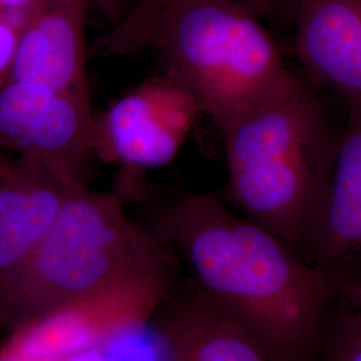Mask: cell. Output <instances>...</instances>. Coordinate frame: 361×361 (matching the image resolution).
Returning a JSON list of instances; mask_svg holds the SVG:
<instances>
[{
	"mask_svg": "<svg viewBox=\"0 0 361 361\" xmlns=\"http://www.w3.org/2000/svg\"><path fill=\"white\" fill-rule=\"evenodd\" d=\"M189 264L195 286L271 361H316L340 277L301 257L219 194H180L145 224Z\"/></svg>",
	"mask_w": 361,
	"mask_h": 361,
	"instance_id": "cell-1",
	"label": "cell"
},
{
	"mask_svg": "<svg viewBox=\"0 0 361 361\" xmlns=\"http://www.w3.org/2000/svg\"><path fill=\"white\" fill-rule=\"evenodd\" d=\"M225 200L307 259V243L340 133L307 85L222 131Z\"/></svg>",
	"mask_w": 361,
	"mask_h": 361,
	"instance_id": "cell-2",
	"label": "cell"
},
{
	"mask_svg": "<svg viewBox=\"0 0 361 361\" xmlns=\"http://www.w3.org/2000/svg\"><path fill=\"white\" fill-rule=\"evenodd\" d=\"M177 253L145 224L131 219L118 193L80 188L50 232L0 290V329L107 285L177 268Z\"/></svg>",
	"mask_w": 361,
	"mask_h": 361,
	"instance_id": "cell-3",
	"label": "cell"
},
{
	"mask_svg": "<svg viewBox=\"0 0 361 361\" xmlns=\"http://www.w3.org/2000/svg\"><path fill=\"white\" fill-rule=\"evenodd\" d=\"M146 50L190 91L221 133L305 83L285 65L257 16L224 0H192L166 15Z\"/></svg>",
	"mask_w": 361,
	"mask_h": 361,
	"instance_id": "cell-4",
	"label": "cell"
},
{
	"mask_svg": "<svg viewBox=\"0 0 361 361\" xmlns=\"http://www.w3.org/2000/svg\"><path fill=\"white\" fill-rule=\"evenodd\" d=\"M177 268L146 271L78 297L13 328L0 350L22 361H66L142 329L176 289Z\"/></svg>",
	"mask_w": 361,
	"mask_h": 361,
	"instance_id": "cell-5",
	"label": "cell"
},
{
	"mask_svg": "<svg viewBox=\"0 0 361 361\" xmlns=\"http://www.w3.org/2000/svg\"><path fill=\"white\" fill-rule=\"evenodd\" d=\"M200 113L193 94L164 73L95 116L92 153L133 170L162 168L177 155Z\"/></svg>",
	"mask_w": 361,
	"mask_h": 361,
	"instance_id": "cell-6",
	"label": "cell"
},
{
	"mask_svg": "<svg viewBox=\"0 0 361 361\" xmlns=\"http://www.w3.org/2000/svg\"><path fill=\"white\" fill-rule=\"evenodd\" d=\"M94 119L89 94L10 79L0 90V155H39L86 180Z\"/></svg>",
	"mask_w": 361,
	"mask_h": 361,
	"instance_id": "cell-7",
	"label": "cell"
},
{
	"mask_svg": "<svg viewBox=\"0 0 361 361\" xmlns=\"http://www.w3.org/2000/svg\"><path fill=\"white\" fill-rule=\"evenodd\" d=\"M86 180L39 155L22 154L0 177V290L35 252Z\"/></svg>",
	"mask_w": 361,
	"mask_h": 361,
	"instance_id": "cell-8",
	"label": "cell"
},
{
	"mask_svg": "<svg viewBox=\"0 0 361 361\" xmlns=\"http://www.w3.org/2000/svg\"><path fill=\"white\" fill-rule=\"evenodd\" d=\"M97 0H32L19 30L10 79L89 94L86 28Z\"/></svg>",
	"mask_w": 361,
	"mask_h": 361,
	"instance_id": "cell-9",
	"label": "cell"
},
{
	"mask_svg": "<svg viewBox=\"0 0 361 361\" xmlns=\"http://www.w3.org/2000/svg\"><path fill=\"white\" fill-rule=\"evenodd\" d=\"M161 361H271L193 281L176 286L150 320Z\"/></svg>",
	"mask_w": 361,
	"mask_h": 361,
	"instance_id": "cell-10",
	"label": "cell"
},
{
	"mask_svg": "<svg viewBox=\"0 0 361 361\" xmlns=\"http://www.w3.org/2000/svg\"><path fill=\"white\" fill-rule=\"evenodd\" d=\"M293 22L310 78L361 109V0H300Z\"/></svg>",
	"mask_w": 361,
	"mask_h": 361,
	"instance_id": "cell-11",
	"label": "cell"
},
{
	"mask_svg": "<svg viewBox=\"0 0 361 361\" xmlns=\"http://www.w3.org/2000/svg\"><path fill=\"white\" fill-rule=\"evenodd\" d=\"M361 258V109L348 110L307 243V259L328 271Z\"/></svg>",
	"mask_w": 361,
	"mask_h": 361,
	"instance_id": "cell-12",
	"label": "cell"
},
{
	"mask_svg": "<svg viewBox=\"0 0 361 361\" xmlns=\"http://www.w3.org/2000/svg\"><path fill=\"white\" fill-rule=\"evenodd\" d=\"M192 0H137L126 15L89 47L90 58L137 55L147 49L161 20ZM261 16H289L293 20L300 0H224Z\"/></svg>",
	"mask_w": 361,
	"mask_h": 361,
	"instance_id": "cell-13",
	"label": "cell"
},
{
	"mask_svg": "<svg viewBox=\"0 0 361 361\" xmlns=\"http://www.w3.org/2000/svg\"><path fill=\"white\" fill-rule=\"evenodd\" d=\"M316 361H361V312L350 305L335 319L329 312Z\"/></svg>",
	"mask_w": 361,
	"mask_h": 361,
	"instance_id": "cell-14",
	"label": "cell"
},
{
	"mask_svg": "<svg viewBox=\"0 0 361 361\" xmlns=\"http://www.w3.org/2000/svg\"><path fill=\"white\" fill-rule=\"evenodd\" d=\"M20 27L0 18V90L10 80Z\"/></svg>",
	"mask_w": 361,
	"mask_h": 361,
	"instance_id": "cell-15",
	"label": "cell"
},
{
	"mask_svg": "<svg viewBox=\"0 0 361 361\" xmlns=\"http://www.w3.org/2000/svg\"><path fill=\"white\" fill-rule=\"evenodd\" d=\"M32 0H0V18L22 26Z\"/></svg>",
	"mask_w": 361,
	"mask_h": 361,
	"instance_id": "cell-16",
	"label": "cell"
},
{
	"mask_svg": "<svg viewBox=\"0 0 361 361\" xmlns=\"http://www.w3.org/2000/svg\"><path fill=\"white\" fill-rule=\"evenodd\" d=\"M137 0H97V8H99L110 25H114L122 19Z\"/></svg>",
	"mask_w": 361,
	"mask_h": 361,
	"instance_id": "cell-17",
	"label": "cell"
},
{
	"mask_svg": "<svg viewBox=\"0 0 361 361\" xmlns=\"http://www.w3.org/2000/svg\"><path fill=\"white\" fill-rule=\"evenodd\" d=\"M340 277V296L345 297L349 304L361 312V276L359 277Z\"/></svg>",
	"mask_w": 361,
	"mask_h": 361,
	"instance_id": "cell-18",
	"label": "cell"
},
{
	"mask_svg": "<svg viewBox=\"0 0 361 361\" xmlns=\"http://www.w3.org/2000/svg\"><path fill=\"white\" fill-rule=\"evenodd\" d=\"M11 165V161L6 159L4 155H0V177L7 171V169L10 168Z\"/></svg>",
	"mask_w": 361,
	"mask_h": 361,
	"instance_id": "cell-19",
	"label": "cell"
},
{
	"mask_svg": "<svg viewBox=\"0 0 361 361\" xmlns=\"http://www.w3.org/2000/svg\"><path fill=\"white\" fill-rule=\"evenodd\" d=\"M0 361H22L19 360V359H16V357H13L11 355H7L6 352H3V350H0Z\"/></svg>",
	"mask_w": 361,
	"mask_h": 361,
	"instance_id": "cell-20",
	"label": "cell"
},
{
	"mask_svg": "<svg viewBox=\"0 0 361 361\" xmlns=\"http://www.w3.org/2000/svg\"><path fill=\"white\" fill-rule=\"evenodd\" d=\"M360 261H361V258H360Z\"/></svg>",
	"mask_w": 361,
	"mask_h": 361,
	"instance_id": "cell-21",
	"label": "cell"
}]
</instances>
